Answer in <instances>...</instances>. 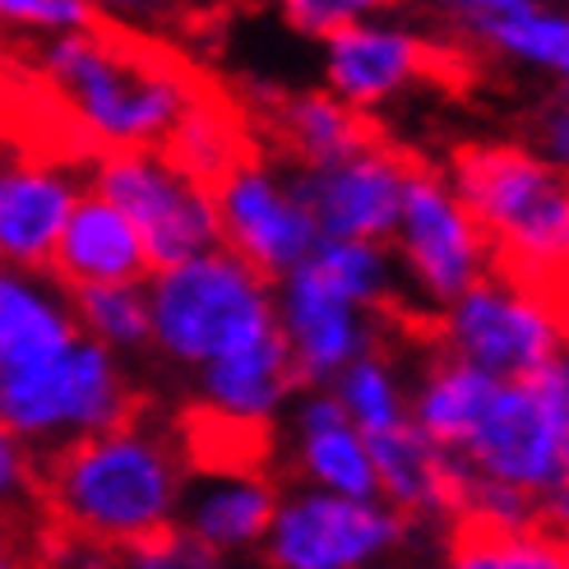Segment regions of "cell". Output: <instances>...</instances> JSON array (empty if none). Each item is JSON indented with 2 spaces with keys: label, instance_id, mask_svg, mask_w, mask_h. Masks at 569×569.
Wrapping results in <instances>:
<instances>
[{
  "label": "cell",
  "instance_id": "1",
  "mask_svg": "<svg viewBox=\"0 0 569 569\" xmlns=\"http://www.w3.org/2000/svg\"><path fill=\"white\" fill-rule=\"evenodd\" d=\"M38 74L42 93L89 153L158 149L209 93L186 56L117 19L51 33L38 56Z\"/></svg>",
  "mask_w": 569,
  "mask_h": 569
},
{
  "label": "cell",
  "instance_id": "2",
  "mask_svg": "<svg viewBox=\"0 0 569 569\" xmlns=\"http://www.w3.org/2000/svg\"><path fill=\"white\" fill-rule=\"evenodd\" d=\"M186 453L139 408L121 426L70 440L38 459V509L51 532L102 556L172 528L186 505Z\"/></svg>",
  "mask_w": 569,
  "mask_h": 569
},
{
  "label": "cell",
  "instance_id": "3",
  "mask_svg": "<svg viewBox=\"0 0 569 569\" xmlns=\"http://www.w3.org/2000/svg\"><path fill=\"white\" fill-rule=\"evenodd\" d=\"M459 190L491 246V273L556 301L569 316V172L528 139H472L449 153Z\"/></svg>",
  "mask_w": 569,
  "mask_h": 569
},
{
  "label": "cell",
  "instance_id": "4",
  "mask_svg": "<svg viewBox=\"0 0 569 569\" xmlns=\"http://www.w3.org/2000/svg\"><path fill=\"white\" fill-rule=\"evenodd\" d=\"M153 348L177 371H199L278 325L273 282L227 246L199 250L149 278Z\"/></svg>",
  "mask_w": 569,
  "mask_h": 569
},
{
  "label": "cell",
  "instance_id": "5",
  "mask_svg": "<svg viewBox=\"0 0 569 569\" xmlns=\"http://www.w3.org/2000/svg\"><path fill=\"white\" fill-rule=\"evenodd\" d=\"M139 412V393L121 371V357L79 333L61 352L0 371V426L33 453L98 436Z\"/></svg>",
  "mask_w": 569,
  "mask_h": 569
},
{
  "label": "cell",
  "instance_id": "6",
  "mask_svg": "<svg viewBox=\"0 0 569 569\" xmlns=\"http://www.w3.org/2000/svg\"><path fill=\"white\" fill-rule=\"evenodd\" d=\"M453 459L537 500L560 487L569 477V352L532 376L496 380Z\"/></svg>",
  "mask_w": 569,
  "mask_h": 569
},
{
  "label": "cell",
  "instance_id": "7",
  "mask_svg": "<svg viewBox=\"0 0 569 569\" xmlns=\"http://www.w3.org/2000/svg\"><path fill=\"white\" fill-rule=\"evenodd\" d=\"M431 343L500 380L532 376L537 366L569 352V316L556 301L519 288V282L487 273L463 297L436 310Z\"/></svg>",
  "mask_w": 569,
  "mask_h": 569
},
{
  "label": "cell",
  "instance_id": "8",
  "mask_svg": "<svg viewBox=\"0 0 569 569\" xmlns=\"http://www.w3.org/2000/svg\"><path fill=\"white\" fill-rule=\"evenodd\" d=\"M412 532L417 523L380 496L357 500L297 487L278 496L260 551L269 569H371L376 560L403 551Z\"/></svg>",
  "mask_w": 569,
  "mask_h": 569
},
{
  "label": "cell",
  "instance_id": "9",
  "mask_svg": "<svg viewBox=\"0 0 569 569\" xmlns=\"http://www.w3.org/2000/svg\"><path fill=\"white\" fill-rule=\"evenodd\" d=\"M389 250L398 260V273L431 306V316L453 297H463L477 278L491 273V246L481 237L477 218L468 213L459 190L449 186V177L426 162H417L408 177Z\"/></svg>",
  "mask_w": 569,
  "mask_h": 569
},
{
  "label": "cell",
  "instance_id": "10",
  "mask_svg": "<svg viewBox=\"0 0 569 569\" xmlns=\"http://www.w3.org/2000/svg\"><path fill=\"white\" fill-rule=\"evenodd\" d=\"M93 158V190L139 227L153 273L222 246L213 190L186 177L158 149H107Z\"/></svg>",
  "mask_w": 569,
  "mask_h": 569
},
{
  "label": "cell",
  "instance_id": "11",
  "mask_svg": "<svg viewBox=\"0 0 569 569\" xmlns=\"http://www.w3.org/2000/svg\"><path fill=\"white\" fill-rule=\"evenodd\" d=\"M213 209L222 246L241 254L250 269H260L269 282L297 269L320 241V227L297 199L288 172L269 167L260 153L237 162L213 186Z\"/></svg>",
  "mask_w": 569,
  "mask_h": 569
},
{
  "label": "cell",
  "instance_id": "12",
  "mask_svg": "<svg viewBox=\"0 0 569 569\" xmlns=\"http://www.w3.org/2000/svg\"><path fill=\"white\" fill-rule=\"evenodd\" d=\"M417 158L393 149L389 139H376L357 153L292 167L288 181L306 213L316 218L320 237H357V241H389L398 204L412 177Z\"/></svg>",
  "mask_w": 569,
  "mask_h": 569
},
{
  "label": "cell",
  "instance_id": "13",
  "mask_svg": "<svg viewBox=\"0 0 569 569\" xmlns=\"http://www.w3.org/2000/svg\"><path fill=\"white\" fill-rule=\"evenodd\" d=\"M273 301L301 389L329 385L361 352L385 348V329L398 325L389 316H376V310H361L348 297H338L306 260L273 282Z\"/></svg>",
  "mask_w": 569,
  "mask_h": 569
},
{
  "label": "cell",
  "instance_id": "14",
  "mask_svg": "<svg viewBox=\"0 0 569 569\" xmlns=\"http://www.w3.org/2000/svg\"><path fill=\"white\" fill-rule=\"evenodd\" d=\"M445 56L449 47L417 28L361 19L325 38V89L361 111H376L412 83L436 79Z\"/></svg>",
  "mask_w": 569,
  "mask_h": 569
},
{
  "label": "cell",
  "instance_id": "15",
  "mask_svg": "<svg viewBox=\"0 0 569 569\" xmlns=\"http://www.w3.org/2000/svg\"><path fill=\"white\" fill-rule=\"evenodd\" d=\"M288 463L301 487L376 500V463L371 445L357 431V421L343 412L329 385L297 389L288 403Z\"/></svg>",
  "mask_w": 569,
  "mask_h": 569
},
{
  "label": "cell",
  "instance_id": "16",
  "mask_svg": "<svg viewBox=\"0 0 569 569\" xmlns=\"http://www.w3.org/2000/svg\"><path fill=\"white\" fill-rule=\"evenodd\" d=\"M74 199L79 181L61 167V158L33 153L0 162V264L47 269Z\"/></svg>",
  "mask_w": 569,
  "mask_h": 569
},
{
  "label": "cell",
  "instance_id": "17",
  "mask_svg": "<svg viewBox=\"0 0 569 569\" xmlns=\"http://www.w3.org/2000/svg\"><path fill=\"white\" fill-rule=\"evenodd\" d=\"M47 273L61 288H93V282H149L153 260L139 227L98 190H79L74 209L56 237Z\"/></svg>",
  "mask_w": 569,
  "mask_h": 569
},
{
  "label": "cell",
  "instance_id": "18",
  "mask_svg": "<svg viewBox=\"0 0 569 569\" xmlns=\"http://www.w3.org/2000/svg\"><path fill=\"white\" fill-rule=\"evenodd\" d=\"M79 333L70 292L47 269L0 264V371L61 352Z\"/></svg>",
  "mask_w": 569,
  "mask_h": 569
},
{
  "label": "cell",
  "instance_id": "19",
  "mask_svg": "<svg viewBox=\"0 0 569 569\" xmlns=\"http://www.w3.org/2000/svg\"><path fill=\"white\" fill-rule=\"evenodd\" d=\"M264 126L273 134V144L288 153L292 167L329 162V158L357 153L366 144H376V139H385V130L376 126L371 111L343 102L329 89H320V93H278L264 107Z\"/></svg>",
  "mask_w": 569,
  "mask_h": 569
},
{
  "label": "cell",
  "instance_id": "20",
  "mask_svg": "<svg viewBox=\"0 0 569 569\" xmlns=\"http://www.w3.org/2000/svg\"><path fill=\"white\" fill-rule=\"evenodd\" d=\"M459 28L472 47L500 56L509 66L547 74L556 83V93L569 98V10L565 6H556V0H515L505 10L472 14Z\"/></svg>",
  "mask_w": 569,
  "mask_h": 569
},
{
  "label": "cell",
  "instance_id": "21",
  "mask_svg": "<svg viewBox=\"0 0 569 569\" xmlns=\"http://www.w3.org/2000/svg\"><path fill=\"white\" fill-rule=\"evenodd\" d=\"M204 491L181 505V523L218 551L222 560L237 551H260L278 509V481L264 472H204Z\"/></svg>",
  "mask_w": 569,
  "mask_h": 569
},
{
  "label": "cell",
  "instance_id": "22",
  "mask_svg": "<svg viewBox=\"0 0 569 569\" xmlns=\"http://www.w3.org/2000/svg\"><path fill=\"white\" fill-rule=\"evenodd\" d=\"M440 569H569L565 542L542 528H487L449 523V551Z\"/></svg>",
  "mask_w": 569,
  "mask_h": 569
},
{
  "label": "cell",
  "instance_id": "23",
  "mask_svg": "<svg viewBox=\"0 0 569 569\" xmlns=\"http://www.w3.org/2000/svg\"><path fill=\"white\" fill-rule=\"evenodd\" d=\"M333 398L343 403V412L357 421L361 436H380L393 426L412 421V393L398 376V366L389 357V348H371L357 361H348L343 371L329 380Z\"/></svg>",
  "mask_w": 569,
  "mask_h": 569
},
{
  "label": "cell",
  "instance_id": "24",
  "mask_svg": "<svg viewBox=\"0 0 569 569\" xmlns=\"http://www.w3.org/2000/svg\"><path fill=\"white\" fill-rule=\"evenodd\" d=\"M79 329L98 338L111 352H144L153 348V310L149 282H93V288H66Z\"/></svg>",
  "mask_w": 569,
  "mask_h": 569
},
{
  "label": "cell",
  "instance_id": "25",
  "mask_svg": "<svg viewBox=\"0 0 569 569\" xmlns=\"http://www.w3.org/2000/svg\"><path fill=\"white\" fill-rule=\"evenodd\" d=\"M126 569H222V556L209 551L199 537L177 519L172 528H162L144 542H134L121 551Z\"/></svg>",
  "mask_w": 569,
  "mask_h": 569
},
{
  "label": "cell",
  "instance_id": "26",
  "mask_svg": "<svg viewBox=\"0 0 569 569\" xmlns=\"http://www.w3.org/2000/svg\"><path fill=\"white\" fill-rule=\"evenodd\" d=\"M398 0H278V10L282 19H288L297 33L306 38H329L338 33V28H348V23H361V19H376L385 10H393Z\"/></svg>",
  "mask_w": 569,
  "mask_h": 569
},
{
  "label": "cell",
  "instance_id": "27",
  "mask_svg": "<svg viewBox=\"0 0 569 569\" xmlns=\"http://www.w3.org/2000/svg\"><path fill=\"white\" fill-rule=\"evenodd\" d=\"M98 14L83 0H0V28H19V33H70V28H89Z\"/></svg>",
  "mask_w": 569,
  "mask_h": 569
},
{
  "label": "cell",
  "instance_id": "28",
  "mask_svg": "<svg viewBox=\"0 0 569 569\" xmlns=\"http://www.w3.org/2000/svg\"><path fill=\"white\" fill-rule=\"evenodd\" d=\"M38 505V463L0 426V515H28Z\"/></svg>",
  "mask_w": 569,
  "mask_h": 569
},
{
  "label": "cell",
  "instance_id": "29",
  "mask_svg": "<svg viewBox=\"0 0 569 569\" xmlns=\"http://www.w3.org/2000/svg\"><path fill=\"white\" fill-rule=\"evenodd\" d=\"M528 144L551 158L556 167L569 172V98H547L542 107L532 111V126H528Z\"/></svg>",
  "mask_w": 569,
  "mask_h": 569
},
{
  "label": "cell",
  "instance_id": "30",
  "mask_svg": "<svg viewBox=\"0 0 569 569\" xmlns=\"http://www.w3.org/2000/svg\"><path fill=\"white\" fill-rule=\"evenodd\" d=\"M47 560V542H33L28 515H0V569H38Z\"/></svg>",
  "mask_w": 569,
  "mask_h": 569
},
{
  "label": "cell",
  "instance_id": "31",
  "mask_svg": "<svg viewBox=\"0 0 569 569\" xmlns=\"http://www.w3.org/2000/svg\"><path fill=\"white\" fill-rule=\"evenodd\" d=\"M98 19H117V23H139V19H162L172 10V0H83Z\"/></svg>",
  "mask_w": 569,
  "mask_h": 569
},
{
  "label": "cell",
  "instance_id": "32",
  "mask_svg": "<svg viewBox=\"0 0 569 569\" xmlns=\"http://www.w3.org/2000/svg\"><path fill=\"white\" fill-rule=\"evenodd\" d=\"M537 519H542V532L569 542V477L560 481V487H551L542 500H537Z\"/></svg>",
  "mask_w": 569,
  "mask_h": 569
},
{
  "label": "cell",
  "instance_id": "33",
  "mask_svg": "<svg viewBox=\"0 0 569 569\" xmlns=\"http://www.w3.org/2000/svg\"><path fill=\"white\" fill-rule=\"evenodd\" d=\"M412 6L431 10V14H445V19H453V23H463V19H472V14H491V10L515 6V0H412Z\"/></svg>",
  "mask_w": 569,
  "mask_h": 569
},
{
  "label": "cell",
  "instance_id": "34",
  "mask_svg": "<svg viewBox=\"0 0 569 569\" xmlns=\"http://www.w3.org/2000/svg\"><path fill=\"white\" fill-rule=\"evenodd\" d=\"M556 6H565V10H569V0H556Z\"/></svg>",
  "mask_w": 569,
  "mask_h": 569
},
{
  "label": "cell",
  "instance_id": "35",
  "mask_svg": "<svg viewBox=\"0 0 569 569\" xmlns=\"http://www.w3.org/2000/svg\"><path fill=\"white\" fill-rule=\"evenodd\" d=\"M565 556H569V542H565Z\"/></svg>",
  "mask_w": 569,
  "mask_h": 569
}]
</instances>
